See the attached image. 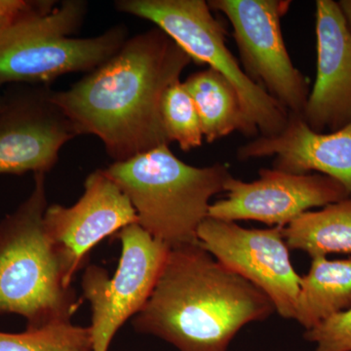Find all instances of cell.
Here are the masks:
<instances>
[{
	"mask_svg": "<svg viewBox=\"0 0 351 351\" xmlns=\"http://www.w3.org/2000/svg\"><path fill=\"white\" fill-rule=\"evenodd\" d=\"M237 156L240 161L276 156L274 169L292 174L318 172L341 182L351 196V122L338 131L317 133L301 115L289 113L281 133L253 138L239 147Z\"/></svg>",
	"mask_w": 351,
	"mask_h": 351,
	"instance_id": "cell-14",
	"label": "cell"
},
{
	"mask_svg": "<svg viewBox=\"0 0 351 351\" xmlns=\"http://www.w3.org/2000/svg\"><path fill=\"white\" fill-rule=\"evenodd\" d=\"M0 351H94V346L90 327L66 320L15 334L0 332Z\"/></svg>",
	"mask_w": 351,
	"mask_h": 351,
	"instance_id": "cell-18",
	"label": "cell"
},
{
	"mask_svg": "<svg viewBox=\"0 0 351 351\" xmlns=\"http://www.w3.org/2000/svg\"><path fill=\"white\" fill-rule=\"evenodd\" d=\"M47 207L38 173L29 197L0 221V313L19 314L27 328L71 320L80 306L44 226Z\"/></svg>",
	"mask_w": 351,
	"mask_h": 351,
	"instance_id": "cell-4",
	"label": "cell"
},
{
	"mask_svg": "<svg viewBox=\"0 0 351 351\" xmlns=\"http://www.w3.org/2000/svg\"><path fill=\"white\" fill-rule=\"evenodd\" d=\"M4 96H2L1 92H0V110H1L2 105H3Z\"/></svg>",
	"mask_w": 351,
	"mask_h": 351,
	"instance_id": "cell-23",
	"label": "cell"
},
{
	"mask_svg": "<svg viewBox=\"0 0 351 351\" xmlns=\"http://www.w3.org/2000/svg\"><path fill=\"white\" fill-rule=\"evenodd\" d=\"M317 75L302 119L317 133L351 122V32L338 2L316 1Z\"/></svg>",
	"mask_w": 351,
	"mask_h": 351,
	"instance_id": "cell-13",
	"label": "cell"
},
{
	"mask_svg": "<svg viewBox=\"0 0 351 351\" xmlns=\"http://www.w3.org/2000/svg\"><path fill=\"white\" fill-rule=\"evenodd\" d=\"M193 60L158 27L127 39L119 52L52 101L80 135L100 138L114 162L170 142L161 119L166 90Z\"/></svg>",
	"mask_w": 351,
	"mask_h": 351,
	"instance_id": "cell-1",
	"label": "cell"
},
{
	"mask_svg": "<svg viewBox=\"0 0 351 351\" xmlns=\"http://www.w3.org/2000/svg\"><path fill=\"white\" fill-rule=\"evenodd\" d=\"M283 234L289 248L311 258L351 254V198L302 214L283 228Z\"/></svg>",
	"mask_w": 351,
	"mask_h": 351,
	"instance_id": "cell-17",
	"label": "cell"
},
{
	"mask_svg": "<svg viewBox=\"0 0 351 351\" xmlns=\"http://www.w3.org/2000/svg\"><path fill=\"white\" fill-rule=\"evenodd\" d=\"M136 223L137 214L130 200L104 169L88 176L84 193L75 204L51 205L44 214L46 232L56 247L69 286L99 242Z\"/></svg>",
	"mask_w": 351,
	"mask_h": 351,
	"instance_id": "cell-11",
	"label": "cell"
},
{
	"mask_svg": "<svg viewBox=\"0 0 351 351\" xmlns=\"http://www.w3.org/2000/svg\"><path fill=\"white\" fill-rule=\"evenodd\" d=\"M210 8L230 21L244 71L289 113L302 115L309 83L289 55L281 19L288 0H212Z\"/></svg>",
	"mask_w": 351,
	"mask_h": 351,
	"instance_id": "cell-8",
	"label": "cell"
},
{
	"mask_svg": "<svg viewBox=\"0 0 351 351\" xmlns=\"http://www.w3.org/2000/svg\"><path fill=\"white\" fill-rule=\"evenodd\" d=\"M182 83L195 101L207 143L228 137L233 132L248 138L260 136L247 117L237 89L218 71L211 68L203 69L189 75Z\"/></svg>",
	"mask_w": 351,
	"mask_h": 351,
	"instance_id": "cell-15",
	"label": "cell"
},
{
	"mask_svg": "<svg viewBox=\"0 0 351 351\" xmlns=\"http://www.w3.org/2000/svg\"><path fill=\"white\" fill-rule=\"evenodd\" d=\"M161 119L168 140L178 143L182 151L202 145L204 136L197 108L181 80L166 90L161 103Z\"/></svg>",
	"mask_w": 351,
	"mask_h": 351,
	"instance_id": "cell-19",
	"label": "cell"
},
{
	"mask_svg": "<svg viewBox=\"0 0 351 351\" xmlns=\"http://www.w3.org/2000/svg\"><path fill=\"white\" fill-rule=\"evenodd\" d=\"M283 228H245L208 217L197 237L216 260L267 294L281 317L295 319L301 276L291 262Z\"/></svg>",
	"mask_w": 351,
	"mask_h": 351,
	"instance_id": "cell-9",
	"label": "cell"
},
{
	"mask_svg": "<svg viewBox=\"0 0 351 351\" xmlns=\"http://www.w3.org/2000/svg\"><path fill=\"white\" fill-rule=\"evenodd\" d=\"M338 4L351 32V0H341L338 2Z\"/></svg>",
	"mask_w": 351,
	"mask_h": 351,
	"instance_id": "cell-22",
	"label": "cell"
},
{
	"mask_svg": "<svg viewBox=\"0 0 351 351\" xmlns=\"http://www.w3.org/2000/svg\"><path fill=\"white\" fill-rule=\"evenodd\" d=\"M58 3L49 12L21 21L0 34V87L45 84L68 73H90L114 56L129 38L124 25L93 38H73L84 22L87 2Z\"/></svg>",
	"mask_w": 351,
	"mask_h": 351,
	"instance_id": "cell-5",
	"label": "cell"
},
{
	"mask_svg": "<svg viewBox=\"0 0 351 351\" xmlns=\"http://www.w3.org/2000/svg\"><path fill=\"white\" fill-rule=\"evenodd\" d=\"M119 12L154 23L193 61L209 64L239 94L245 113L262 137L287 125L289 112L245 73L226 43V31L204 0H117Z\"/></svg>",
	"mask_w": 351,
	"mask_h": 351,
	"instance_id": "cell-6",
	"label": "cell"
},
{
	"mask_svg": "<svg viewBox=\"0 0 351 351\" xmlns=\"http://www.w3.org/2000/svg\"><path fill=\"white\" fill-rule=\"evenodd\" d=\"M57 3L53 0H0V34L21 21L49 12Z\"/></svg>",
	"mask_w": 351,
	"mask_h": 351,
	"instance_id": "cell-21",
	"label": "cell"
},
{
	"mask_svg": "<svg viewBox=\"0 0 351 351\" xmlns=\"http://www.w3.org/2000/svg\"><path fill=\"white\" fill-rule=\"evenodd\" d=\"M121 256L112 277L99 265L83 274V295L90 302L94 351H108L113 337L129 318L140 313L156 287L170 248L137 223L117 233Z\"/></svg>",
	"mask_w": 351,
	"mask_h": 351,
	"instance_id": "cell-7",
	"label": "cell"
},
{
	"mask_svg": "<svg viewBox=\"0 0 351 351\" xmlns=\"http://www.w3.org/2000/svg\"><path fill=\"white\" fill-rule=\"evenodd\" d=\"M104 170L130 200L138 225L170 249L199 242L198 228L208 218L210 200L225 191L232 177L225 164L195 167L182 162L169 145Z\"/></svg>",
	"mask_w": 351,
	"mask_h": 351,
	"instance_id": "cell-3",
	"label": "cell"
},
{
	"mask_svg": "<svg viewBox=\"0 0 351 351\" xmlns=\"http://www.w3.org/2000/svg\"><path fill=\"white\" fill-rule=\"evenodd\" d=\"M258 175V180L249 182L232 176L225 186L226 197L210 205L208 217L230 221L252 219L285 228L311 208L350 197L341 182L322 174L263 168Z\"/></svg>",
	"mask_w": 351,
	"mask_h": 351,
	"instance_id": "cell-10",
	"label": "cell"
},
{
	"mask_svg": "<svg viewBox=\"0 0 351 351\" xmlns=\"http://www.w3.org/2000/svg\"><path fill=\"white\" fill-rule=\"evenodd\" d=\"M351 307V258H311V269L301 276L295 320L309 330Z\"/></svg>",
	"mask_w": 351,
	"mask_h": 351,
	"instance_id": "cell-16",
	"label": "cell"
},
{
	"mask_svg": "<svg viewBox=\"0 0 351 351\" xmlns=\"http://www.w3.org/2000/svg\"><path fill=\"white\" fill-rule=\"evenodd\" d=\"M80 136L75 126L52 101L47 88L4 97L0 110V175L46 173L60 151Z\"/></svg>",
	"mask_w": 351,
	"mask_h": 351,
	"instance_id": "cell-12",
	"label": "cell"
},
{
	"mask_svg": "<svg viewBox=\"0 0 351 351\" xmlns=\"http://www.w3.org/2000/svg\"><path fill=\"white\" fill-rule=\"evenodd\" d=\"M274 311L267 294L197 242L170 249L133 327L179 351H228L245 325L265 320Z\"/></svg>",
	"mask_w": 351,
	"mask_h": 351,
	"instance_id": "cell-2",
	"label": "cell"
},
{
	"mask_svg": "<svg viewBox=\"0 0 351 351\" xmlns=\"http://www.w3.org/2000/svg\"><path fill=\"white\" fill-rule=\"evenodd\" d=\"M304 338L315 343L314 351H351V307L306 330Z\"/></svg>",
	"mask_w": 351,
	"mask_h": 351,
	"instance_id": "cell-20",
	"label": "cell"
}]
</instances>
